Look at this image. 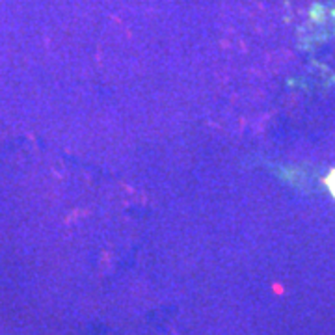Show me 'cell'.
Here are the masks:
<instances>
[{
    "mask_svg": "<svg viewBox=\"0 0 335 335\" xmlns=\"http://www.w3.org/2000/svg\"><path fill=\"white\" fill-rule=\"evenodd\" d=\"M326 185H328V188H329V192L333 194V197H335V167L329 172V175H328V179H326Z\"/></svg>",
    "mask_w": 335,
    "mask_h": 335,
    "instance_id": "obj_1",
    "label": "cell"
}]
</instances>
